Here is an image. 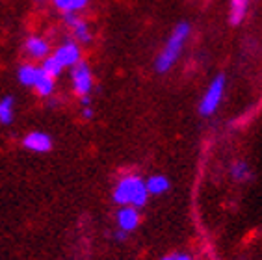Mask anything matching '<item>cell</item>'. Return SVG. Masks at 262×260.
I'll return each instance as SVG.
<instances>
[{"label": "cell", "mask_w": 262, "mask_h": 260, "mask_svg": "<svg viewBox=\"0 0 262 260\" xmlns=\"http://www.w3.org/2000/svg\"><path fill=\"white\" fill-rule=\"evenodd\" d=\"M149 199L145 188V180H141L136 175L123 177L116 184L114 190V201L121 206H134V208H141Z\"/></svg>", "instance_id": "1"}, {"label": "cell", "mask_w": 262, "mask_h": 260, "mask_svg": "<svg viewBox=\"0 0 262 260\" xmlns=\"http://www.w3.org/2000/svg\"><path fill=\"white\" fill-rule=\"evenodd\" d=\"M190 32H192V26L188 25V23H181V25L175 26V30L169 35V39H167L164 50L158 54L157 61H155V67H157L158 73L164 75V73H167V71L175 65V61L179 60V56H181V52H182V47L186 43Z\"/></svg>", "instance_id": "2"}, {"label": "cell", "mask_w": 262, "mask_h": 260, "mask_svg": "<svg viewBox=\"0 0 262 260\" xmlns=\"http://www.w3.org/2000/svg\"><path fill=\"white\" fill-rule=\"evenodd\" d=\"M225 76L220 75L216 76L214 80H212V84L208 85L207 93L203 95V100L201 104H199V112H201V115H212L214 112L217 110V106H220V102H222L223 99V93H225Z\"/></svg>", "instance_id": "3"}, {"label": "cell", "mask_w": 262, "mask_h": 260, "mask_svg": "<svg viewBox=\"0 0 262 260\" xmlns=\"http://www.w3.org/2000/svg\"><path fill=\"white\" fill-rule=\"evenodd\" d=\"M71 82H73V90L78 97H86L93 90V75H91L90 65L86 61H78L75 67H71Z\"/></svg>", "instance_id": "4"}, {"label": "cell", "mask_w": 262, "mask_h": 260, "mask_svg": "<svg viewBox=\"0 0 262 260\" xmlns=\"http://www.w3.org/2000/svg\"><path fill=\"white\" fill-rule=\"evenodd\" d=\"M52 56H54L63 67H75V65L80 61L82 50H80V45H78L75 39H66L54 50Z\"/></svg>", "instance_id": "5"}, {"label": "cell", "mask_w": 262, "mask_h": 260, "mask_svg": "<svg viewBox=\"0 0 262 260\" xmlns=\"http://www.w3.org/2000/svg\"><path fill=\"white\" fill-rule=\"evenodd\" d=\"M23 145L28 150H32V153H49L52 149V138L49 134H45V132L34 130V132L25 136Z\"/></svg>", "instance_id": "6"}, {"label": "cell", "mask_w": 262, "mask_h": 260, "mask_svg": "<svg viewBox=\"0 0 262 260\" xmlns=\"http://www.w3.org/2000/svg\"><path fill=\"white\" fill-rule=\"evenodd\" d=\"M140 212L134 206H121L117 210V225H119V230H125V232H132L136 230L138 225H140Z\"/></svg>", "instance_id": "7"}, {"label": "cell", "mask_w": 262, "mask_h": 260, "mask_svg": "<svg viewBox=\"0 0 262 260\" xmlns=\"http://www.w3.org/2000/svg\"><path fill=\"white\" fill-rule=\"evenodd\" d=\"M25 50L26 54L34 58V60H45L47 56L51 54V45L41 35H30L25 43Z\"/></svg>", "instance_id": "8"}, {"label": "cell", "mask_w": 262, "mask_h": 260, "mask_svg": "<svg viewBox=\"0 0 262 260\" xmlns=\"http://www.w3.org/2000/svg\"><path fill=\"white\" fill-rule=\"evenodd\" d=\"M39 71H41V67H37V65L25 63V65H20L19 71H17V78H19L20 84L26 85V88H34L35 82H37V76H39Z\"/></svg>", "instance_id": "9"}, {"label": "cell", "mask_w": 262, "mask_h": 260, "mask_svg": "<svg viewBox=\"0 0 262 260\" xmlns=\"http://www.w3.org/2000/svg\"><path fill=\"white\" fill-rule=\"evenodd\" d=\"M54 85H56V78H52L51 75H47L45 71H39V76H37V82H35L34 90L37 91V95L41 97H49L54 93Z\"/></svg>", "instance_id": "10"}, {"label": "cell", "mask_w": 262, "mask_h": 260, "mask_svg": "<svg viewBox=\"0 0 262 260\" xmlns=\"http://www.w3.org/2000/svg\"><path fill=\"white\" fill-rule=\"evenodd\" d=\"M169 179L164 175H152L145 180V188L149 195H162L169 190Z\"/></svg>", "instance_id": "11"}, {"label": "cell", "mask_w": 262, "mask_h": 260, "mask_svg": "<svg viewBox=\"0 0 262 260\" xmlns=\"http://www.w3.org/2000/svg\"><path fill=\"white\" fill-rule=\"evenodd\" d=\"M251 0H231V13H229V20L232 26H238L246 19L247 8H249Z\"/></svg>", "instance_id": "12"}, {"label": "cell", "mask_w": 262, "mask_h": 260, "mask_svg": "<svg viewBox=\"0 0 262 260\" xmlns=\"http://www.w3.org/2000/svg\"><path fill=\"white\" fill-rule=\"evenodd\" d=\"M52 4L61 13H78V11L86 10L90 0H52Z\"/></svg>", "instance_id": "13"}, {"label": "cell", "mask_w": 262, "mask_h": 260, "mask_svg": "<svg viewBox=\"0 0 262 260\" xmlns=\"http://www.w3.org/2000/svg\"><path fill=\"white\" fill-rule=\"evenodd\" d=\"M13 114H15V102H13V97H4L0 99V123L2 125H10L13 121Z\"/></svg>", "instance_id": "14"}, {"label": "cell", "mask_w": 262, "mask_h": 260, "mask_svg": "<svg viewBox=\"0 0 262 260\" xmlns=\"http://www.w3.org/2000/svg\"><path fill=\"white\" fill-rule=\"evenodd\" d=\"M71 30H73V39L78 41V43H90L91 41V32L90 26L86 25V20L78 19L75 25L71 26Z\"/></svg>", "instance_id": "15"}, {"label": "cell", "mask_w": 262, "mask_h": 260, "mask_svg": "<svg viewBox=\"0 0 262 260\" xmlns=\"http://www.w3.org/2000/svg\"><path fill=\"white\" fill-rule=\"evenodd\" d=\"M41 69L45 71L47 75H51L52 78H58V76L61 75V73H63V69H66V67H63V65L60 63V61L56 60L54 56H47L45 60H41V65H39Z\"/></svg>", "instance_id": "16"}, {"label": "cell", "mask_w": 262, "mask_h": 260, "mask_svg": "<svg viewBox=\"0 0 262 260\" xmlns=\"http://www.w3.org/2000/svg\"><path fill=\"white\" fill-rule=\"evenodd\" d=\"M231 175L238 182H244V180H247L251 177V171H249V165L246 162L240 160V162H234V165L231 167Z\"/></svg>", "instance_id": "17"}, {"label": "cell", "mask_w": 262, "mask_h": 260, "mask_svg": "<svg viewBox=\"0 0 262 260\" xmlns=\"http://www.w3.org/2000/svg\"><path fill=\"white\" fill-rule=\"evenodd\" d=\"M82 115H84L86 119H91V117H93V108H91V106H84V110H82Z\"/></svg>", "instance_id": "18"}, {"label": "cell", "mask_w": 262, "mask_h": 260, "mask_svg": "<svg viewBox=\"0 0 262 260\" xmlns=\"http://www.w3.org/2000/svg\"><path fill=\"white\" fill-rule=\"evenodd\" d=\"M116 240H119V242H125L126 240V232H125V230H117V232H116Z\"/></svg>", "instance_id": "19"}, {"label": "cell", "mask_w": 262, "mask_h": 260, "mask_svg": "<svg viewBox=\"0 0 262 260\" xmlns=\"http://www.w3.org/2000/svg\"><path fill=\"white\" fill-rule=\"evenodd\" d=\"M175 260H192V256L182 253V255H175Z\"/></svg>", "instance_id": "20"}, {"label": "cell", "mask_w": 262, "mask_h": 260, "mask_svg": "<svg viewBox=\"0 0 262 260\" xmlns=\"http://www.w3.org/2000/svg\"><path fill=\"white\" fill-rule=\"evenodd\" d=\"M160 260H175V255H166V256H162Z\"/></svg>", "instance_id": "21"}, {"label": "cell", "mask_w": 262, "mask_h": 260, "mask_svg": "<svg viewBox=\"0 0 262 260\" xmlns=\"http://www.w3.org/2000/svg\"><path fill=\"white\" fill-rule=\"evenodd\" d=\"M35 2H43V0H35Z\"/></svg>", "instance_id": "22"}]
</instances>
